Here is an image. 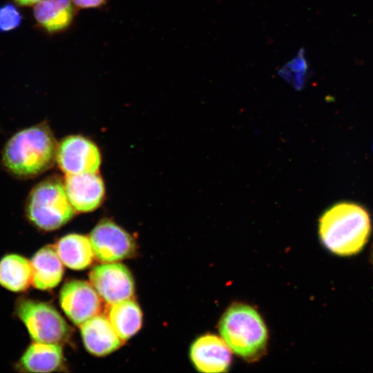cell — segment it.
Segmentation results:
<instances>
[{"label":"cell","instance_id":"obj_17","mask_svg":"<svg viewBox=\"0 0 373 373\" xmlns=\"http://www.w3.org/2000/svg\"><path fill=\"white\" fill-rule=\"evenodd\" d=\"M32 283L30 262L15 254L4 256L0 260V285L8 290L21 292Z\"/></svg>","mask_w":373,"mask_h":373},{"label":"cell","instance_id":"obj_3","mask_svg":"<svg viewBox=\"0 0 373 373\" xmlns=\"http://www.w3.org/2000/svg\"><path fill=\"white\" fill-rule=\"evenodd\" d=\"M218 329L231 351L247 361L258 360L266 350V325L257 310L250 305H231L222 316Z\"/></svg>","mask_w":373,"mask_h":373},{"label":"cell","instance_id":"obj_15","mask_svg":"<svg viewBox=\"0 0 373 373\" xmlns=\"http://www.w3.org/2000/svg\"><path fill=\"white\" fill-rule=\"evenodd\" d=\"M55 247L62 263L72 269L87 268L95 257L89 238L80 234L73 233L62 237Z\"/></svg>","mask_w":373,"mask_h":373},{"label":"cell","instance_id":"obj_21","mask_svg":"<svg viewBox=\"0 0 373 373\" xmlns=\"http://www.w3.org/2000/svg\"><path fill=\"white\" fill-rule=\"evenodd\" d=\"M77 7L82 8H95L101 6L105 0H71Z\"/></svg>","mask_w":373,"mask_h":373},{"label":"cell","instance_id":"obj_4","mask_svg":"<svg viewBox=\"0 0 373 373\" xmlns=\"http://www.w3.org/2000/svg\"><path fill=\"white\" fill-rule=\"evenodd\" d=\"M74 210L67 197L64 180L57 175L37 183L26 200V218L36 227L45 231L62 227L73 218Z\"/></svg>","mask_w":373,"mask_h":373},{"label":"cell","instance_id":"obj_13","mask_svg":"<svg viewBox=\"0 0 373 373\" xmlns=\"http://www.w3.org/2000/svg\"><path fill=\"white\" fill-rule=\"evenodd\" d=\"M63 358L62 348L59 344L35 341L22 354L17 368L28 372H50L61 367Z\"/></svg>","mask_w":373,"mask_h":373},{"label":"cell","instance_id":"obj_11","mask_svg":"<svg viewBox=\"0 0 373 373\" xmlns=\"http://www.w3.org/2000/svg\"><path fill=\"white\" fill-rule=\"evenodd\" d=\"M64 182L67 197L75 210L89 212L102 203L104 185L96 173L66 175Z\"/></svg>","mask_w":373,"mask_h":373},{"label":"cell","instance_id":"obj_22","mask_svg":"<svg viewBox=\"0 0 373 373\" xmlns=\"http://www.w3.org/2000/svg\"><path fill=\"white\" fill-rule=\"evenodd\" d=\"M17 4L22 6L36 5L41 0H13Z\"/></svg>","mask_w":373,"mask_h":373},{"label":"cell","instance_id":"obj_23","mask_svg":"<svg viewBox=\"0 0 373 373\" xmlns=\"http://www.w3.org/2000/svg\"><path fill=\"white\" fill-rule=\"evenodd\" d=\"M372 265H373V251H372Z\"/></svg>","mask_w":373,"mask_h":373},{"label":"cell","instance_id":"obj_18","mask_svg":"<svg viewBox=\"0 0 373 373\" xmlns=\"http://www.w3.org/2000/svg\"><path fill=\"white\" fill-rule=\"evenodd\" d=\"M108 318L122 341L135 334L142 323L141 309L137 303L131 299L110 305Z\"/></svg>","mask_w":373,"mask_h":373},{"label":"cell","instance_id":"obj_16","mask_svg":"<svg viewBox=\"0 0 373 373\" xmlns=\"http://www.w3.org/2000/svg\"><path fill=\"white\" fill-rule=\"evenodd\" d=\"M33 15L44 29L55 32L70 24L73 8L70 0H41L35 5Z\"/></svg>","mask_w":373,"mask_h":373},{"label":"cell","instance_id":"obj_10","mask_svg":"<svg viewBox=\"0 0 373 373\" xmlns=\"http://www.w3.org/2000/svg\"><path fill=\"white\" fill-rule=\"evenodd\" d=\"M195 369L203 373L227 372L231 363V351L222 338L211 334L198 337L189 350Z\"/></svg>","mask_w":373,"mask_h":373},{"label":"cell","instance_id":"obj_14","mask_svg":"<svg viewBox=\"0 0 373 373\" xmlns=\"http://www.w3.org/2000/svg\"><path fill=\"white\" fill-rule=\"evenodd\" d=\"M32 284L41 290L56 287L64 274L62 262L55 247L46 246L39 249L32 258Z\"/></svg>","mask_w":373,"mask_h":373},{"label":"cell","instance_id":"obj_9","mask_svg":"<svg viewBox=\"0 0 373 373\" xmlns=\"http://www.w3.org/2000/svg\"><path fill=\"white\" fill-rule=\"evenodd\" d=\"M59 301L68 318L79 326L97 315L101 309L99 295L93 285L83 280L66 283L61 290Z\"/></svg>","mask_w":373,"mask_h":373},{"label":"cell","instance_id":"obj_8","mask_svg":"<svg viewBox=\"0 0 373 373\" xmlns=\"http://www.w3.org/2000/svg\"><path fill=\"white\" fill-rule=\"evenodd\" d=\"M89 279L99 296L109 305L130 299L134 294L132 274L120 263L96 266L90 272Z\"/></svg>","mask_w":373,"mask_h":373},{"label":"cell","instance_id":"obj_7","mask_svg":"<svg viewBox=\"0 0 373 373\" xmlns=\"http://www.w3.org/2000/svg\"><path fill=\"white\" fill-rule=\"evenodd\" d=\"M56 161L66 175L91 173L98 171L101 155L92 141L81 135H70L57 144Z\"/></svg>","mask_w":373,"mask_h":373},{"label":"cell","instance_id":"obj_5","mask_svg":"<svg viewBox=\"0 0 373 373\" xmlns=\"http://www.w3.org/2000/svg\"><path fill=\"white\" fill-rule=\"evenodd\" d=\"M15 312L34 341L59 344L69 337L70 327L48 303L21 298L16 304Z\"/></svg>","mask_w":373,"mask_h":373},{"label":"cell","instance_id":"obj_6","mask_svg":"<svg viewBox=\"0 0 373 373\" xmlns=\"http://www.w3.org/2000/svg\"><path fill=\"white\" fill-rule=\"evenodd\" d=\"M89 239L95 256L101 262L122 260L133 256L135 251L133 237L108 220L99 222L92 230Z\"/></svg>","mask_w":373,"mask_h":373},{"label":"cell","instance_id":"obj_2","mask_svg":"<svg viewBox=\"0 0 373 373\" xmlns=\"http://www.w3.org/2000/svg\"><path fill=\"white\" fill-rule=\"evenodd\" d=\"M371 232V220L361 205L343 202L327 209L318 221V234L323 245L331 253L350 256L359 253Z\"/></svg>","mask_w":373,"mask_h":373},{"label":"cell","instance_id":"obj_1","mask_svg":"<svg viewBox=\"0 0 373 373\" xmlns=\"http://www.w3.org/2000/svg\"><path fill=\"white\" fill-rule=\"evenodd\" d=\"M57 144L45 123L21 129L5 143L1 164L8 174L17 179L37 177L56 160Z\"/></svg>","mask_w":373,"mask_h":373},{"label":"cell","instance_id":"obj_19","mask_svg":"<svg viewBox=\"0 0 373 373\" xmlns=\"http://www.w3.org/2000/svg\"><path fill=\"white\" fill-rule=\"evenodd\" d=\"M307 70V65L303 52H300L295 58L285 64L279 73L294 86L300 87L303 84Z\"/></svg>","mask_w":373,"mask_h":373},{"label":"cell","instance_id":"obj_12","mask_svg":"<svg viewBox=\"0 0 373 373\" xmlns=\"http://www.w3.org/2000/svg\"><path fill=\"white\" fill-rule=\"evenodd\" d=\"M81 335L86 349L98 356L107 355L122 345L119 338L108 318L96 315L80 325Z\"/></svg>","mask_w":373,"mask_h":373},{"label":"cell","instance_id":"obj_20","mask_svg":"<svg viewBox=\"0 0 373 373\" xmlns=\"http://www.w3.org/2000/svg\"><path fill=\"white\" fill-rule=\"evenodd\" d=\"M22 19L21 12L13 3H7L0 6V32L17 29Z\"/></svg>","mask_w":373,"mask_h":373}]
</instances>
